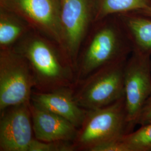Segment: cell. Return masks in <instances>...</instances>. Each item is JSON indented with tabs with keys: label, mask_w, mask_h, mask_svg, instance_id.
<instances>
[{
	"label": "cell",
	"mask_w": 151,
	"mask_h": 151,
	"mask_svg": "<svg viewBox=\"0 0 151 151\" xmlns=\"http://www.w3.org/2000/svg\"><path fill=\"white\" fill-rule=\"evenodd\" d=\"M65 52L75 70L81 45L95 21L94 0H60Z\"/></svg>",
	"instance_id": "cell-6"
},
{
	"label": "cell",
	"mask_w": 151,
	"mask_h": 151,
	"mask_svg": "<svg viewBox=\"0 0 151 151\" xmlns=\"http://www.w3.org/2000/svg\"><path fill=\"white\" fill-rule=\"evenodd\" d=\"M29 151H75L72 142H43L35 138Z\"/></svg>",
	"instance_id": "cell-16"
},
{
	"label": "cell",
	"mask_w": 151,
	"mask_h": 151,
	"mask_svg": "<svg viewBox=\"0 0 151 151\" xmlns=\"http://www.w3.org/2000/svg\"><path fill=\"white\" fill-rule=\"evenodd\" d=\"M32 128L35 138L43 142L75 139L78 128L68 120L39 108L30 102Z\"/></svg>",
	"instance_id": "cell-11"
},
{
	"label": "cell",
	"mask_w": 151,
	"mask_h": 151,
	"mask_svg": "<svg viewBox=\"0 0 151 151\" xmlns=\"http://www.w3.org/2000/svg\"><path fill=\"white\" fill-rule=\"evenodd\" d=\"M131 132L123 97L106 106L87 110L72 143L75 151H97Z\"/></svg>",
	"instance_id": "cell-3"
},
{
	"label": "cell",
	"mask_w": 151,
	"mask_h": 151,
	"mask_svg": "<svg viewBox=\"0 0 151 151\" xmlns=\"http://www.w3.org/2000/svg\"><path fill=\"white\" fill-rule=\"evenodd\" d=\"M30 102L39 108L68 120L77 128L81 126L87 111L76 102L73 87L50 92L38 91L34 89Z\"/></svg>",
	"instance_id": "cell-10"
},
{
	"label": "cell",
	"mask_w": 151,
	"mask_h": 151,
	"mask_svg": "<svg viewBox=\"0 0 151 151\" xmlns=\"http://www.w3.org/2000/svg\"><path fill=\"white\" fill-rule=\"evenodd\" d=\"M12 48L27 60L34 90L50 92L75 86V70L65 50L37 30L32 29Z\"/></svg>",
	"instance_id": "cell-1"
},
{
	"label": "cell",
	"mask_w": 151,
	"mask_h": 151,
	"mask_svg": "<svg viewBox=\"0 0 151 151\" xmlns=\"http://www.w3.org/2000/svg\"><path fill=\"white\" fill-rule=\"evenodd\" d=\"M0 7L21 16L32 29L58 44L65 50L60 0H0Z\"/></svg>",
	"instance_id": "cell-8"
},
{
	"label": "cell",
	"mask_w": 151,
	"mask_h": 151,
	"mask_svg": "<svg viewBox=\"0 0 151 151\" xmlns=\"http://www.w3.org/2000/svg\"><path fill=\"white\" fill-rule=\"evenodd\" d=\"M32 29L21 16L0 7V49L12 48Z\"/></svg>",
	"instance_id": "cell-13"
},
{
	"label": "cell",
	"mask_w": 151,
	"mask_h": 151,
	"mask_svg": "<svg viewBox=\"0 0 151 151\" xmlns=\"http://www.w3.org/2000/svg\"><path fill=\"white\" fill-rule=\"evenodd\" d=\"M127 60L106 65L76 83L73 96L86 110L103 108L124 97V69Z\"/></svg>",
	"instance_id": "cell-4"
},
{
	"label": "cell",
	"mask_w": 151,
	"mask_h": 151,
	"mask_svg": "<svg viewBox=\"0 0 151 151\" xmlns=\"http://www.w3.org/2000/svg\"><path fill=\"white\" fill-rule=\"evenodd\" d=\"M151 95V56L132 52L124 69V97L127 120L133 131Z\"/></svg>",
	"instance_id": "cell-7"
},
{
	"label": "cell",
	"mask_w": 151,
	"mask_h": 151,
	"mask_svg": "<svg viewBox=\"0 0 151 151\" xmlns=\"http://www.w3.org/2000/svg\"><path fill=\"white\" fill-rule=\"evenodd\" d=\"M119 142L122 151H151V123L125 134Z\"/></svg>",
	"instance_id": "cell-15"
},
{
	"label": "cell",
	"mask_w": 151,
	"mask_h": 151,
	"mask_svg": "<svg viewBox=\"0 0 151 151\" xmlns=\"http://www.w3.org/2000/svg\"><path fill=\"white\" fill-rule=\"evenodd\" d=\"M95 21L114 15L137 12L151 7V0H94Z\"/></svg>",
	"instance_id": "cell-14"
},
{
	"label": "cell",
	"mask_w": 151,
	"mask_h": 151,
	"mask_svg": "<svg viewBox=\"0 0 151 151\" xmlns=\"http://www.w3.org/2000/svg\"><path fill=\"white\" fill-rule=\"evenodd\" d=\"M132 52L129 39L117 15L94 22L77 57L76 83L106 65L128 60Z\"/></svg>",
	"instance_id": "cell-2"
},
{
	"label": "cell",
	"mask_w": 151,
	"mask_h": 151,
	"mask_svg": "<svg viewBox=\"0 0 151 151\" xmlns=\"http://www.w3.org/2000/svg\"><path fill=\"white\" fill-rule=\"evenodd\" d=\"M30 104L0 112V151H29L35 136Z\"/></svg>",
	"instance_id": "cell-9"
},
{
	"label": "cell",
	"mask_w": 151,
	"mask_h": 151,
	"mask_svg": "<svg viewBox=\"0 0 151 151\" xmlns=\"http://www.w3.org/2000/svg\"><path fill=\"white\" fill-rule=\"evenodd\" d=\"M127 32L133 52L151 57V17L135 12L117 15Z\"/></svg>",
	"instance_id": "cell-12"
},
{
	"label": "cell",
	"mask_w": 151,
	"mask_h": 151,
	"mask_svg": "<svg viewBox=\"0 0 151 151\" xmlns=\"http://www.w3.org/2000/svg\"><path fill=\"white\" fill-rule=\"evenodd\" d=\"M137 13L140 14L142 15H143L145 16H148V17H151V7L145 10H143L141 11H137V12H135Z\"/></svg>",
	"instance_id": "cell-18"
},
{
	"label": "cell",
	"mask_w": 151,
	"mask_h": 151,
	"mask_svg": "<svg viewBox=\"0 0 151 151\" xmlns=\"http://www.w3.org/2000/svg\"><path fill=\"white\" fill-rule=\"evenodd\" d=\"M151 123V95L148 99L137 122V125H143Z\"/></svg>",
	"instance_id": "cell-17"
},
{
	"label": "cell",
	"mask_w": 151,
	"mask_h": 151,
	"mask_svg": "<svg viewBox=\"0 0 151 151\" xmlns=\"http://www.w3.org/2000/svg\"><path fill=\"white\" fill-rule=\"evenodd\" d=\"M34 88L27 60L13 48L0 49V112L30 103Z\"/></svg>",
	"instance_id": "cell-5"
}]
</instances>
